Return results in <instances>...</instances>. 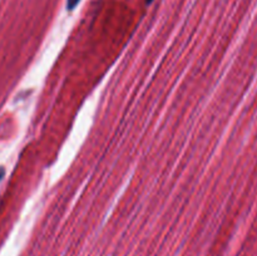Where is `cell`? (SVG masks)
Masks as SVG:
<instances>
[{
	"label": "cell",
	"mask_w": 257,
	"mask_h": 256,
	"mask_svg": "<svg viewBox=\"0 0 257 256\" xmlns=\"http://www.w3.org/2000/svg\"><path fill=\"white\" fill-rule=\"evenodd\" d=\"M79 2H80V0H68V2H67V9L72 12V10H74L75 8H77V5L79 4Z\"/></svg>",
	"instance_id": "6da1fadb"
},
{
	"label": "cell",
	"mask_w": 257,
	"mask_h": 256,
	"mask_svg": "<svg viewBox=\"0 0 257 256\" xmlns=\"http://www.w3.org/2000/svg\"><path fill=\"white\" fill-rule=\"evenodd\" d=\"M152 2H153V0H146V4H147V5H150L151 3H152Z\"/></svg>",
	"instance_id": "7a4b0ae2"
}]
</instances>
